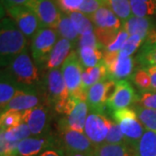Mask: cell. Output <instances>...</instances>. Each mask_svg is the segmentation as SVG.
Returning a JSON list of instances; mask_svg holds the SVG:
<instances>
[{"label": "cell", "mask_w": 156, "mask_h": 156, "mask_svg": "<svg viewBox=\"0 0 156 156\" xmlns=\"http://www.w3.org/2000/svg\"><path fill=\"white\" fill-rule=\"evenodd\" d=\"M0 27L1 67H8L18 55L26 50L27 37L12 18H2Z\"/></svg>", "instance_id": "6da1fadb"}, {"label": "cell", "mask_w": 156, "mask_h": 156, "mask_svg": "<svg viewBox=\"0 0 156 156\" xmlns=\"http://www.w3.org/2000/svg\"><path fill=\"white\" fill-rule=\"evenodd\" d=\"M6 70L23 90L32 91L30 89L40 82L37 66L26 50L11 62Z\"/></svg>", "instance_id": "7a4b0ae2"}, {"label": "cell", "mask_w": 156, "mask_h": 156, "mask_svg": "<svg viewBox=\"0 0 156 156\" xmlns=\"http://www.w3.org/2000/svg\"><path fill=\"white\" fill-rule=\"evenodd\" d=\"M45 93L48 102L53 105L55 110L64 115L70 98L61 69H54L48 71L45 76Z\"/></svg>", "instance_id": "3957f363"}, {"label": "cell", "mask_w": 156, "mask_h": 156, "mask_svg": "<svg viewBox=\"0 0 156 156\" xmlns=\"http://www.w3.org/2000/svg\"><path fill=\"white\" fill-rule=\"evenodd\" d=\"M113 117L116 123L119 124L127 144L133 148L146 131L144 126L138 118L136 111L134 108H125L114 111Z\"/></svg>", "instance_id": "277c9868"}, {"label": "cell", "mask_w": 156, "mask_h": 156, "mask_svg": "<svg viewBox=\"0 0 156 156\" xmlns=\"http://www.w3.org/2000/svg\"><path fill=\"white\" fill-rule=\"evenodd\" d=\"M83 65L76 51H71L61 67L65 83L71 97L86 100V94L82 90Z\"/></svg>", "instance_id": "5b68a950"}, {"label": "cell", "mask_w": 156, "mask_h": 156, "mask_svg": "<svg viewBox=\"0 0 156 156\" xmlns=\"http://www.w3.org/2000/svg\"><path fill=\"white\" fill-rule=\"evenodd\" d=\"M57 35L55 29L42 27L31 38V56L37 66H45L57 42Z\"/></svg>", "instance_id": "8992f818"}, {"label": "cell", "mask_w": 156, "mask_h": 156, "mask_svg": "<svg viewBox=\"0 0 156 156\" xmlns=\"http://www.w3.org/2000/svg\"><path fill=\"white\" fill-rule=\"evenodd\" d=\"M59 148L69 154H93L95 145L83 132H79L64 127H59Z\"/></svg>", "instance_id": "52a82bcc"}, {"label": "cell", "mask_w": 156, "mask_h": 156, "mask_svg": "<svg viewBox=\"0 0 156 156\" xmlns=\"http://www.w3.org/2000/svg\"><path fill=\"white\" fill-rule=\"evenodd\" d=\"M89 108L86 100L70 96L67 110L64 114L65 116L59 121L58 126L84 133Z\"/></svg>", "instance_id": "ba28073f"}, {"label": "cell", "mask_w": 156, "mask_h": 156, "mask_svg": "<svg viewBox=\"0 0 156 156\" xmlns=\"http://www.w3.org/2000/svg\"><path fill=\"white\" fill-rule=\"evenodd\" d=\"M103 62L108 69V77L113 81L126 80L131 76L134 68V60L132 56L122 57L117 52H109L103 50Z\"/></svg>", "instance_id": "9c48e42d"}, {"label": "cell", "mask_w": 156, "mask_h": 156, "mask_svg": "<svg viewBox=\"0 0 156 156\" xmlns=\"http://www.w3.org/2000/svg\"><path fill=\"white\" fill-rule=\"evenodd\" d=\"M6 11L27 38H32L43 27L38 17L27 6H17Z\"/></svg>", "instance_id": "30bf717a"}, {"label": "cell", "mask_w": 156, "mask_h": 156, "mask_svg": "<svg viewBox=\"0 0 156 156\" xmlns=\"http://www.w3.org/2000/svg\"><path fill=\"white\" fill-rule=\"evenodd\" d=\"M26 6L37 15L43 27L56 29L62 12L54 0H30Z\"/></svg>", "instance_id": "8fae6325"}, {"label": "cell", "mask_w": 156, "mask_h": 156, "mask_svg": "<svg viewBox=\"0 0 156 156\" xmlns=\"http://www.w3.org/2000/svg\"><path fill=\"white\" fill-rule=\"evenodd\" d=\"M116 89V82L106 80L94 84L87 91L86 101L93 112L101 113L104 110L108 100L114 94Z\"/></svg>", "instance_id": "7c38bea8"}, {"label": "cell", "mask_w": 156, "mask_h": 156, "mask_svg": "<svg viewBox=\"0 0 156 156\" xmlns=\"http://www.w3.org/2000/svg\"><path fill=\"white\" fill-rule=\"evenodd\" d=\"M112 122L101 113H90L84 126V134L95 146L104 143Z\"/></svg>", "instance_id": "4fadbf2b"}, {"label": "cell", "mask_w": 156, "mask_h": 156, "mask_svg": "<svg viewBox=\"0 0 156 156\" xmlns=\"http://www.w3.org/2000/svg\"><path fill=\"white\" fill-rule=\"evenodd\" d=\"M56 144L58 140L53 135L28 137L17 143L16 155L37 156L45 150L56 148Z\"/></svg>", "instance_id": "5bb4252c"}, {"label": "cell", "mask_w": 156, "mask_h": 156, "mask_svg": "<svg viewBox=\"0 0 156 156\" xmlns=\"http://www.w3.org/2000/svg\"><path fill=\"white\" fill-rule=\"evenodd\" d=\"M137 98L138 95L135 94L134 88L129 82L127 80L117 81L116 89L107 101L106 106L110 111H116L137 102Z\"/></svg>", "instance_id": "9a60e30c"}, {"label": "cell", "mask_w": 156, "mask_h": 156, "mask_svg": "<svg viewBox=\"0 0 156 156\" xmlns=\"http://www.w3.org/2000/svg\"><path fill=\"white\" fill-rule=\"evenodd\" d=\"M23 122L26 123L34 136H40L46 133L49 127V114L44 106L35 107L22 112Z\"/></svg>", "instance_id": "2e32d148"}, {"label": "cell", "mask_w": 156, "mask_h": 156, "mask_svg": "<svg viewBox=\"0 0 156 156\" xmlns=\"http://www.w3.org/2000/svg\"><path fill=\"white\" fill-rule=\"evenodd\" d=\"M39 102L40 99L38 95L33 91L19 89L15 94L14 97L8 102V104L3 109H1V113L6 110L26 111L35 107L39 106Z\"/></svg>", "instance_id": "e0dca14e"}, {"label": "cell", "mask_w": 156, "mask_h": 156, "mask_svg": "<svg viewBox=\"0 0 156 156\" xmlns=\"http://www.w3.org/2000/svg\"><path fill=\"white\" fill-rule=\"evenodd\" d=\"M89 19L94 23L95 28L115 30H120L122 28V21L107 5L101 6Z\"/></svg>", "instance_id": "ac0fdd59"}, {"label": "cell", "mask_w": 156, "mask_h": 156, "mask_svg": "<svg viewBox=\"0 0 156 156\" xmlns=\"http://www.w3.org/2000/svg\"><path fill=\"white\" fill-rule=\"evenodd\" d=\"M122 28L129 36L138 35L146 39L154 30V24L151 17H140L132 15L123 23Z\"/></svg>", "instance_id": "d6986e66"}, {"label": "cell", "mask_w": 156, "mask_h": 156, "mask_svg": "<svg viewBox=\"0 0 156 156\" xmlns=\"http://www.w3.org/2000/svg\"><path fill=\"white\" fill-rule=\"evenodd\" d=\"M72 42L66 38L60 37L58 39L45 64V69L50 70L57 69L59 66L62 65L71 52L70 50L72 49Z\"/></svg>", "instance_id": "ffe728a7"}, {"label": "cell", "mask_w": 156, "mask_h": 156, "mask_svg": "<svg viewBox=\"0 0 156 156\" xmlns=\"http://www.w3.org/2000/svg\"><path fill=\"white\" fill-rule=\"evenodd\" d=\"M137 62L140 67H146L149 65H156V30L151 32L140 50L136 57Z\"/></svg>", "instance_id": "44dd1931"}, {"label": "cell", "mask_w": 156, "mask_h": 156, "mask_svg": "<svg viewBox=\"0 0 156 156\" xmlns=\"http://www.w3.org/2000/svg\"><path fill=\"white\" fill-rule=\"evenodd\" d=\"M108 69L103 60L95 67L87 68L83 72L82 90L87 95V91L94 84L108 80Z\"/></svg>", "instance_id": "7402d4cb"}, {"label": "cell", "mask_w": 156, "mask_h": 156, "mask_svg": "<svg viewBox=\"0 0 156 156\" xmlns=\"http://www.w3.org/2000/svg\"><path fill=\"white\" fill-rule=\"evenodd\" d=\"M132 149L134 156H156L155 132L146 129L141 138Z\"/></svg>", "instance_id": "603a6c76"}, {"label": "cell", "mask_w": 156, "mask_h": 156, "mask_svg": "<svg viewBox=\"0 0 156 156\" xmlns=\"http://www.w3.org/2000/svg\"><path fill=\"white\" fill-rule=\"evenodd\" d=\"M21 89L11 76L5 70L1 74V83H0V106L3 109L8 104V102L14 97L17 90ZM23 90V89H22Z\"/></svg>", "instance_id": "cb8c5ba5"}, {"label": "cell", "mask_w": 156, "mask_h": 156, "mask_svg": "<svg viewBox=\"0 0 156 156\" xmlns=\"http://www.w3.org/2000/svg\"><path fill=\"white\" fill-rule=\"evenodd\" d=\"M77 55L83 68L95 67L103 60V50L93 47L78 48Z\"/></svg>", "instance_id": "d4e9b609"}, {"label": "cell", "mask_w": 156, "mask_h": 156, "mask_svg": "<svg viewBox=\"0 0 156 156\" xmlns=\"http://www.w3.org/2000/svg\"><path fill=\"white\" fill-rule=\"evenodd\" d=\"M95 154L96 156H134L133 149L127 144L101 143L95 146Z\"/></svg>", "instance_id": "484cf974"}, {"label": "cell", "mask_w": 156, "mask_h": 156, "mask_svg": "<svg viewBox=\"0 0 156 156\" xmlns=\"http://www.w3.org/2000/svg\"><path fill=\"white\" fill-rule=\"evenodd\" d=\"M55 30L61 37L68 39L72 43L77 42L79 36H80L77 33L76 30L74 27L69 16L67 13H64V12H62L60 20H59Z\"/></svg>", "instance_id": "4316f807"}, {"label": "cell", "mask_w": 156, "mask_h": 156, "mask_svg": "<svg viewBox=\"0 0 156 156\" xmlns=\"http://www.w3.org/2000/svg\"><path fill=\"white\" fill-rule=\"evenodd\" d=\"M129 3L134 16L151 18L156 16V4L154 0H129Z\"/></svg>", "instance_id": "83f0119b"}, {"label": "cell", "mask_w": 156, "mask_h": 156, "mask_svg": "<svg viewBox=\"0 0 156 156\" xmlns=\"http://www.w3.org/2000/svg\"><path fill=\"white\" fill-rule=\"evenodd\" d=\"M31 132L26 123L22 122L15 128L6 131H1V137L11 143H18L23 139L28 138Z\"/></svg>", "instance_id": "f1b7e54d"}, {"label": "cell", "mask_w": 156, "mask_h": 156, "mask_svg": "<svg viewBox=\"0 0 156 156\" xmlns=\"http://www.w3.org/2000/svg\"><path fill=\"white\" fill-rule=\"evenodd\" d=\"M68 15L70 17L73 23V25L79 35H83V34L95 30L94 23H92V21L89 17L85 16L82 12L75 11V12H71V13H68Z\"/></svg>", "instance_id": "f546056e"}, {"label": "cell", "mask_w": 156, "mask_h": 156, "mask_svg": "<svg viewBox=\"0 0 156 156\" xmlns=\"http://www.w3.org/2000/svg\"><path fill=\"white\" fill-rule=\"evenodd\" d=\"M138 118L147 130L156 133V110L136 105L134 107Z\"/></svg>", "instance_id": "4dcf8cb0"}, {"label": "cell", "mask_w": 156, "mask_h": 156, "mask_svg": "<svg viewBox=\"0 0 156 156\" xmlns=\"http://www.w3.org/2000/svg\"><path fill=\"white\" fill-rule=\"evenodd\" d=\"M106 5L122 23L133 15L129 0H107Z\"/></svg>", "instance_id": "1f68e13d"}, {"label": "cell", "mask_w": 156, "mask_h": 156, "mask_svg": "<svg viewBox=\"0 0 156 156\" xmlns=\"http://www.w3.org/2000/svg\"><path fill=\"white\" fill-rule=\"evenodd\" d=\"M23 122L22 112L17 110H6L1 113L0 128L1 131H6L15 128Z\"/></svg>", "instance_id": "d6a6232c"}, {"label": "cell", "mask_w": 156, "mask_h": 156, "mask_svg": "<svg viewBox=\"0 0 156 156\" xmlns=\"http://www.w3.org/2000/svg\"><path fill=\"white\" fill-rule=\"evenodd\" d=\"M144 41H145V39L142 38L140 36H138V35L129 36L125 44L123 45L122 48L118 51L119 56L122 57L132 56L134 52L138 50L140 46L143 44Z\"/></svg>", "instance_id": "836d02e7"}, {"label": "cell", "mask_w": 156, "mask_h": 156, "mask_svg": "<svg viewBox=\"0 0 156 156\" xmlns=\"http://www.w3.org/2000/svg\"><path fill=\"white\" fill-rule=\"evenodd\" d=\"M132 80L140 91H149L152 89L150 76L144 68L137 69L132 75Z\"/></svg>", "instance_id": "e575fe53"}, {"label": "cell", "mask_w": 156, "mask_h": 156, "mask_svg": "<svg viewBox=\"0 0 156 156\" xmlns=\"http://www.w3.org/2000/svg\"><path fill=\"white\" fill-rule=\"evenodd\" d=\"M105 142L111 143V144H127L125 136L122 134L118 123L112 122L110 129H109L108 135H107Z\"/></svg>", "instance_id": "d590c367"}, {"label": "cell", "mask_w": 156, "mask_h": 156, "mask_svg": "<svg viewBox=\"0 0 156 156\" xmlns=\"http://www.w3.org/2000/svg\"><path fill=\"white\" fill-rule=\"evenodd\" d=\"M78 48L81 47H93V48H99L101 50H104V47L98 41L97 37L94 31H90L88 33L83 34L79 36L77 40Z\"/></svg>", "instance_id": "8d00e7d4"}, {"label": "cell", "mask_w": 156, "mask_h": 156, "mask_svg": "<svg viewBox=\"0 0 156 156\" xmlns=\"http://www.w3.org/2000/svg\"><path fill=\"white\" fill-rule=\"evenodd\" d=\"M119 31L120 30L95 28V33L97 37V39L101 44L104 47V49L114 42Z\"/></svg>", "instance_id": "74e56055"}, {"label": "cell", "mask_w": 156, "mask_h": 156, "mask_svg": "<svg viewBox=\"0 0 156 156\" xmlns=\"http://www.w3.org/2000/svg\"><path fill=\"white\" fill-rule=\"evenodd\" d=\"M137 105L156 110V91H140L137 98Z\"/></svg>", "instance_id": "f35d334b"}, {"label": "cell", "mask_w": 156, "mask_h": 156, "mask_svg": "<svg viewBox=\"0 0 156 156\" xmlns=\"http://www.w3.org/2000/svg\"><path fill=\"white\" fill-rule=\"evenodd\" d=\"M104 4L100 0H83L82 5L80 6L78 11L82 12L85 16L90 18L92 17L101 6Z\"/></svg>", "instance_id": "ab89813d"}, {"label": "cell", "mask_w": 156, "mask_h": 156, "mask_svg": "<svg viewBox=\"0 0 156 156\" xmlns=\"http://www.w3.org/2000/svg\"><path fill=\"white\" fill-rule=\"evenodd\" d=\"M128 37H129V35H128V32L124 29L122 28L117 34V37L114 40V42L108 45V47H106L104 50H107V51H109V52H117V51H119L122 48L123 45L125 44V43L127 42Z\"/></svg>", "instance_id": "60d3db41"}, {"label": "cell", "mask_w": 156, "mask_h": 156, "mask_svg": "<svg viewBox=\"0 0 156 156\" xmlns=\"http://www.w3.org/2000/svg\"><path fill=\"white\" fill-rule=\"evenodd\" d=\"M83 0H56L59 9L64 13H71L78 11Z\"/></svg>", "instance_id": "b9f144b4"}, {"label": "cell", "mask_w": 156, "mask_h": 156, "mask_svg": "<svg viewBox=\"0 0 156 156\" xmlns=\"http://www.w3.org/2000/svg\"><path fill=\"white\" fill-rule=\"evenodd\" d=\"M30 0H1L2 6L6 11L17 6H26Z\"/></svg>", "instance_id": "7bdbcfd3"}, {"label": "cell", "mask_w": 156, "mask_h": 156, "mask_svg": "<svg viewBox=\"0 0 156 156\" xmlns=\"http://www.w3.org/2000/svg\"><path fill=\"white\" fill-rule=\"evenodd\" d=\"M148 73L151 79V86H152V91H156V65H149L142 67Z\"/></svg>", "instance_id": "ee69618b"}, {"label": "cell", "mask_w": 156, "mask_h": 156, "mask_svg": "<svg viewBox=\"0 0 156 156\" xmlns=\"http://www.w3.org/2000/svg\"><path fill=\"white\" fill-rule=\"evenodd\" d=\"M37 156H64V154H63V151L60 148H51L45 150Z\"/></svg>", "instance_id": "f6af8a7d"}, {"label": "cell", "mask_w": 156, "mask_h": 156, "mask_svg": "<svg viewBox=\"0 0 156 156\" xmlns=\"http://www.w3.org/2000/svg\"><path fill=\"white\" fill-rule=\"evenodd\" d=\"M95 155V153L93 154H81V153H78V154H66V156H94Z\"/></svg>", "instance_id": "bcb514c9"}, {"label": "cell", "mask_w": 156, "mask_h": 156, "mask_svg": "<svg viewBox=\"0 0 156 156\" xmlns=\"http://www.w3.org/2000/svg\"><path fill=\"white\" fill-rule=\"evenodd\" d=\"M1 156H17L16 154H2Z\"/></svg>", "instance_id": "7dc6e473"}, {"label": "cell", "mask_w": 156, "mask_h": 156, "mask_svg": "<svg viewBox=\"0 0 156 156\" xmlns=\"http://www.w3.org/2000/svg\"><path fill=\"white\" fill-rule=\"evenodd\" d=\"M101 2H102V3H103V4H104V5H106V1L107 0H100Z\"/></svg>", "instance_id": "c3c4849f"}, {"label": "cell", "mask_w": 156, "mask_h": 156, "mask_svg": "<svg viewBox=\"0 0 156 156\" xmlns=\"http://www.w3.org/2000/svg\"><path fill=\"white\" fill-rule=\"evenodd\" d=\"M154 2H155V4H156V0H154Z\"/></svg>", "instance_id": "681fc988"}, {"label": "cell", "mask_w": 156, "mask_h": 156, "mask_svg": "<svg viewBox=\"0 0 156 156\" xmlns=\"http://www.w3.org/2000/svg\"><path fill=\"white\" fill-rule=\"evenodd\" d=\"M94 156H96V155H95H95H94Z\"/></svg>", "instance_id": "f907efd6"}, {"label": "cell", "mask_w": 156, "mask_h": 156, "mask_svg": "<svg viewBox=\"0 0 156 156\" xmlns=\"http://www.w3.org/2000/svg\"><path fill=\"white\" fill-rule=\"evenodd\" d=\"M55 1H56V0H55Z\"/></svg>", "instance_id": "816d5d0a"}]
</instances>
